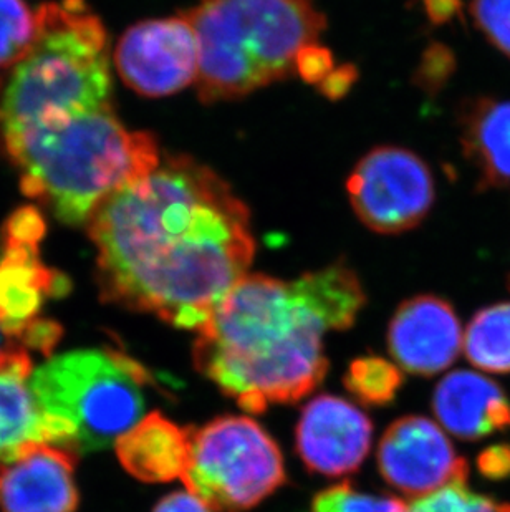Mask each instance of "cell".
<instances>
[{"instance_id": "obj_5", "label": "cell", "mask_w": 510, "mask_h": 512, "mask_svg": "<svg viewBox=\"0 0 510 512\" xmlns=\"http://www.w3.org/2000/svg\"><path fill=\"white\" fill-rule=\"evenodd\" d=\"M183 15L198 37L196 90L204 103L237 100L289 77L300 52L327 29L313 0H201Z\"/></svg>"}, {"instance_id": "obj_20", "label": "cell", "mask_w": 510, "mask_h": 512, "mask_svg": "<svg viewBox=\"0 0 510 512\" xmlns=\"http://www.w3.org/2000/svg\"><path fill=\"white\" fill-rule=\"evenodd\" d=\"M403 385L401 368L381 357L353 360L345 375V387L365 405L385 406L395 400Z\"/></svg>"}, {"instance_id": "obj_30", "label": "cell", "mask_w": 510, "mask_h": 512, "mask_svg": "<svg viewBox=\"0 0 510 512\" xmlns=\"http://www.w3.org/2000/svg\"><path fill=\"white\" fill-rule=\"evenodd\" d=\"M477 469L484 478L492 481L510 476V445L489 446L477 456Z\"/></svg>"}, {"instance_id": "obj_27", "label": "cell", "mask_w": 510, "mask_h": 512, "mask_svg": "<svg viewBox=\"0 0 510 512\" xmlns=\"http://www.w3.org/2000/svg\"><path fill=\"white\" fill-rule=\"evenodd\" d=\"M62 335V325L58 322L37 317V319L30 320L29 324H25L19 334L15 335L14 340H17L22 347L32 348V350L44 353L47 357H52L53 350L62 339Z\"/></svg>"}, {"instance_id": "obj_29", "label": "cell", "mask_w": 510, "mask_h": 512, "mask_svg": "<svg viewBox=\"0 0 510 512\" xmlns=\"http://www.w3.org/2000/svg\"><path fill=\"white\" fill-rule=\"evenodd\" d=\"M295 70L305 82L320 83L333 70L332 54L318 44L308 45L297 57Z\"/></svg>"}, {"instance_id": "obj_21", "label": "cell", "mask_w": 510, "mask_h": 512, "mask_svg": "<svg viewBox=\"0 0 510 512\" xmlns=\"http://www.w3.org/2000/svg\"><path fill=\"white\" fill-rule=\"evenodd\" d=\"M37 14L24 0H0V70L29 54L37 39Z\"/></svg>"}, {"instance_id": "obj_24", "label": "cell", "mask_w": 510, "mask_h": 512, "mask_svg": "<svg viewBox=\"0 0 510 512\" xmlns=\"http://www.w3.org/2000/svg\"><path fill=\"white\" fill-rule=\"evenodd\" d=\"M469 12L482 37L510 60V0H472Z\"/></svg>"}, {"instance_id": "obj_16", "label": "cell", "mask_w": 510, "mask_h": 512, "mask_svg": "<svg viewBox=\"0 0 510 512\" xmlns=\"http://www.w3.org/2000/svg\"><path fill=\"white\" fill-rule=\"evenodd\" d=\"M70 292V279L45 267L39 246L4 244L0 261V329L15 339L25 324L39 317L45 297Z\"/></svg>"}, {"instance_id": "obj_13", "label": "cell", "mask_w": 510, "mask_h": 512, "mask_svg": "<svg viewBox=\"0 0 510 512\" xmlns=\"http://www.w3.org/2000/svg\"><path fill=\"white\" fill-rule=\"evenodd\" d=\"M78 456L35 443L12 463L0 466L2 512H75L80 504L73 478Z\"/></svg>"}, {"instance_id": "obj_19", "label": "cell", "mask_w": 510, "mask_h": 512, "mask_svg": "<svg viewBox=\"0 0 510 512\" xmlns=\"http://www.w3.org/2000/svg\"><path fill=\"white\" fill-rule=\"evenodd\" d=\"M462 348L479 370L510 373V302L479 310L467 325Z\"/></svg>"}, {"instance_id": "obj_9", "label": "cell", "mask_w": 510, "mask_h": 512, "mask_svg": "<svg viewBox=\"0 0 510 512\" xmlns=\"http://www.w3.org/2000/svg\"><path fill=\"white\" fill-rule=\"evenodd\" d=\"M123 82L143 97H166L196 83L198 37L183 14L145 20L126 30L116 45Z\"/></svg>"}, {"instance_id": "obj_17", "label": "cell", "mask_w": 510, "mask_h": 512, "mask_svg": "<svg viewBox=\"0 0 510 512\" xmlns=\"http://www.w3.org/2000/svg\"><path fill=\"white\" fill-rule=\"evenodd\" d=\"M193 428H183L163 413L143 416L116 440V455L126 473L143 483L183 479L191 455Z\"/></svg>"}, {"instance_id": "obj_14", "label": "cell", "mask_w": 510, "mask_h": 512, "mask_svg": "<svg viewBox=\"0 0 510 512\" xmlns=\"http://www.w3.org/2000/svg\"><path fill=\"white\" fill-rule=\"evenodd\" d=\"M434 415L459 440L476 441L510 428V400L491 378L456 370L434 390Z\"/></svg>"}, {"instance_id": "obj_32", "label": "cell", "mask_w": 510, "mask_h": 512, "mask_svg": "<svg viewBox=\"0 0 510 512\" xmlns=\"http://www.w3.org/2000/svg\"><path fill=\"white\" fill-rule=\"evenodd\" d=\"M357 78V72L352 65H345V67L337 68L328 73L327 77L323 78L320 82V88H322L323 95H327L328 98H340L348 92V88L355 82Z\"/></svg>"}, {"instance_id": "obj_1", "label": "cell", "mask_w": 510, "mask_h": 512, "mask_svg": "<svg viewBox=\"0 0 510 512\" xmlns=\"http://www.w3.org/2000/svg\"><path fill=\"white\" fill-rule=\"evenodd\" d=\"M106 304L198 332L254 261L251 213L191 156H168L88 219Z\"/></svg>"}, {"instance_id": "obj_7", "label": "cell", "mask_w": 510, "mask_h": 512, "mask_svg": "<svg viewBox=\"0 0 510 512\" xmlns=\"http://www.w3.org/2000/svg\"><path fill=\"white\" fill-rule=\"evenodd\" d=\"M284 456L249 416H221L193 428L183 483L212 511L242 512L284 486Z\"/></svg>"}, {"instance_id": "obj_28", "label": "cell", "mask_w": 510, "mask_h": 512, "mask_svg": "<svg viewBox=\"0 0 510 512\" xmlns=\"http://www.w3.org/2000/svg\"><path fill=\"white\" fill-rule=\"evenodd\" d=\"M0 373L29 380L32 377V358L27 348L0 329Z\"/></svg>"}, {"instance_id": "obj_31", "label": "cell", "mask_w": 510, "mask_h": 512, "mask_svg": "<svg viewBox=\"0 0 510 512\" xmlns=\"http://www.w3.org/2000/svg\"><path fill=\"white\" fill-rule=\"evenodd\" d=\"M153 512H214L206 503H203L198 496L189 491L168 494L161 499Z\"/></svg>"}, {"instance_id": "obj_34", "label": "cell", "mask_w": 510, "mask_h": 512, "mask_svg": "<svg viewBox=\"0 0 510 512\" xmlns=\"http://www.w3.org/2000/svg\"><path fill=\"white\" fill-rule=\"evenodd\" d=\"M509 284H510V282H509Z\"/></svg>"}, {"instance_id": "obj_18", "label": "cell", "mask_w": 510, "mask_h": 512, "mask_svg": "<svg viewBox=\"0 0 510 512\" xmlns=\"http://www.w3.org/2000/svg\"><path fill=\"white\" fill-rule=\"evenodd\" d=\"M24 378L0 373V463H12L29 446L47 443V418ZM49 445V443H47Z\"/></svg>"}, {"instance_id": "obj_3", "label": "cell", "mask_w": 510, "mask_h": 512, "mask_svg": "<svg viewBox=\"0 0 510 512\" xmlns=\"http://www.w3.org/2000/svg\"><path fill=\"white\" fill-rule=\"evenodd\" d=\"M25 196L44 201L67 226L87 224L118 189L159 165L158 141L121 125L113 108L70 116L5 138Z\"/></svg>"}, {"instance_id": "obj_2", "label": "cell", "mask_w": 510, "mask_h": 512, "mask_svg": "<svg viewBox=\"0 0 510 512\" xmlns=\"http://www.w3.org/2000/svg\"><path fill=\"white\" fill-rule=\"evenodd\" d=\"M365 302L340 262L290 282L244 276L198 330L194 365L251 413L295 403L327 375L323 335L350 329Z\"/></svg>"}, {"instance_id": "obj_25", "label": "cell", "mask_w": 510, "mask_h": 512, "mask_svg": "<svg viewBox=\"0 0 510 512\" xmlns=\"http://www.w3.org/2000/svg\"><path fill=\"white\" fill-rule=\"evenodd\" d=\"M456 72V55L444 44H431L424 52L418 70L416 83L426 93H438L448 85Z\"/></svg>"}, {"instance_id": "obj_8", "label": "cell", "mask_w": 510, "mask_h": 512, "mask_svg": "<svg viewBox=\"0 0 510 512\" xmlns=\"http://www.w3.org/2000/svg\"><path fill=\"white\" fill-rule=\"evenodd\" d=\"M347 189L361 223L378 234L418 228L436 201L429 166L421 156L400 146H378L363 156Z\"/></svg>"}, {"instance_id": "obj_6", "label": "cell", "mask_w": 510, "mask_h": 512, "mask_svg": "<svg viewBox=\"0 0 510 512\" xmlns=\"http://www.w3.org/2000/svg\"><path fill=\"white\" fill-rule=\"evenodd\" d=\"M40 411L75 430L78 456L105 450L143 418V385L150 373L116 350H75L52 358L32 375Z\"/></svg>"}, {"instance_id": "obj_11", "label": "cell", "mask_w": 510, "mask_h": 512, "mask_svg": "<svg viewBox=\"0 0 510 512\" xmlns=\"http://www.w3.org/2000/svg\"><path fill=\"white\" fill-rule=\"evenodd\" d=\"M373 425L368 416L340 397L308 401L295 430V448L310 473L340 478L360 468L370 453Z\"/></svg>"}, {"instance_id": "obj_10", "label": "cell", "mask_w": 510, "mask_h": 512, "mask_svg": "<svg viewBox=\"0 0 510 512\" xmlns=\"http://www.w3.org/2000/svg\"><path fill=\"white\" fill-rule=\"evenodd\" d=\"M378 469L386 483L421 498L453 483H467L469 464L433 420L405 416L385 431L378 445Z\"/></svg>"}, {"instance_id": "obj_15", "label": "cell", "mask_w": 510, "mask_h": 512, "mask_svg": "<svg viewBox=\"0 0 510 512\" xmlns=\"http://www.w3.org/2000/svg\"><path fill=\"white\" fill-rule=\"evenodd\" d=\"M462 155L479 191L510 189V100L477 95L458 108Z\"/></svg>"}, {"instance_id": "obj_26", "label": "cell", "mask_w": 510, "mask_h": 512, "mask_svg": "<svg viewBox=\"0 0 510 512\" xmlns=\"http://www.w3.org/2000/svg\"><path fill=\"white\" fill-rule=\"evenodd\" d=\"M44 234V216L30 206L17 209L4 224V237L7 244L39 246Z\"/></svg>"}, {"instance_id": "obj_12", "label": "cell", "mask_w": 510, "mask_h": 512, "mask_svg": "<svg viewBox=\"0 0 510 512\" xmlns=\"http://www.w3.org/2000/svg\"><path fill=\"white\" fill-rule=\"evenodd\" d=\"M461 320L438 295H416L396 309L388 327V348L398 367L433 377L448 370L462 350Z\"/></svg>"}, {"instance_id": "obj_33", "label": "cell", "mask_w": 510, "mask_h": 512, "mask_svg": "<svg viewBox=\"0 0 510 512\" xmlns=\"http://www.w3.org/2000/svg\"><path fill=\"white\" fill-rule=\"evenodd\" d=\"M424 12L433 25H444L462 12L461 0H423Z\"/></svg>"}, {"instance_id": "obj_22", "label": "cell", "mask_w": 510, "mask_h": 512, "mask_svg": "<svg viewBox=\"0 0 510 512\" xmlns=\"http://www.w3.org/2000/svg\"><path fill=\"white\" fill-rule=\"evenodd\" d=\"M401 499L357 493L348 481L318 493L310 512H406Z\"/></svg>"}, {"instance_id": "obj_23", "label": "cell", "mask_w": 510, "mask_h": 512, "mask_svg": "<svg viewBox=\"0 0 510 512\" xmlns=\"http://www.w3.org/2000/svg\"><path fill=\"white\" fill-rule=\"evenodd\" d=\"M406 512H510V504H499L494 499L472 493L466 483H453L414 498Z\"/></svg>"}, {"instance_id": "obj_4", "label": "cell", "mask_w": 510, "mask_h": 512, "mask_svg": "<svg viewBox=\"0 0 510 512\" xmlns=\"http://www.w3.org/2000/svg\"><path fill=\"white\" fill-rule=\"evenodd\" d=\"M37 39L0 90L2 140L111 107L108 35L85 0L44 4Z\"/></svg>"}]
</instances>
